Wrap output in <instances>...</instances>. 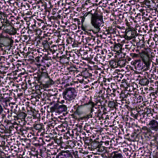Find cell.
I'll return each mask as SVG.
<instances>
[{
  "label": "cell",
  "mask_w": 158,
  "mask_h": 158,
  "mask_svg": "<svg viewBox=\"0 0 158 158\" xmlns=\"http://www.w3.org/2000/svg\"><path fill=\"white\" fill-rule=\"evenodd\" d=\"M124 41H123L122 43H117L114 44L113 46V48L114 51L116 52L120 51L123 49V46Z\"/></svg>",
  "instance_id": "5b68a950"
},
{
  "label": "cell",
  "mask_w": 158,
  "mask_h": 158,
  "mask_svg": "<svg viewBox=\"0 0 158 158\" xmlns=\"http://www.w3.org/2000/svg\"><path fill=\"white\" fill-rule=\"evenodd\" d=\"M1 30L11 35H14L17 33L14 26L8 20L7 15L2 12H1Z\"/></svg>",
  "instance_id": "7a4b0ae2"
},
{
  "label": "cell",
  "mask_w": 158,
  "mask_h": 158,
  "mask_svg": "<svg viewBox=\"0 0 158 158\" xmlns=\"http://www.w3.org/2000/svg\"><path fill=\"white\" fill-rule=\"evenodd\" d=\"M90 21L89 25L85 31H92L94 34H98L101 30V27L104 23L103 15L100 10L98 9L94 13L88 12L85 15Z\"/></svg>",
  "instance_id": "6da1fadb"
},
{
  "label": "cell",
  "mask_w": 158,
  "mask_h": 158,
  "mask_svg": "<svg viewBox=\"0 0 158 158\" xmlns=\"http://www.w3.org/2000/svg\"><path fill=\"white\" fill-rule=\"evenodd\" d=\"M90 107L89 105H84L78 108L76 115L78 117H83L87 115L90 111Z\"/></svg>",
  "instance_id": "277c9868"
},
{
  "label": "cell",
  "mask_w": 158,
  "mask_h": 158,
  "mask_svg": "<svg viewBox=\"0 0 158 158\" xmlns=\"http://www.w3.org/2000/svg\"><path fill=\"white\" fill-rule=\"evenodd\" d=\"M126 25L127 27L125 30L123 38L126 41H130L132 40L135 39L139 35L137 29L135 28L132 27L129 23L126 20Z\"/></svg>",
  "instance_id": "3957f363"
}]
</instances>
